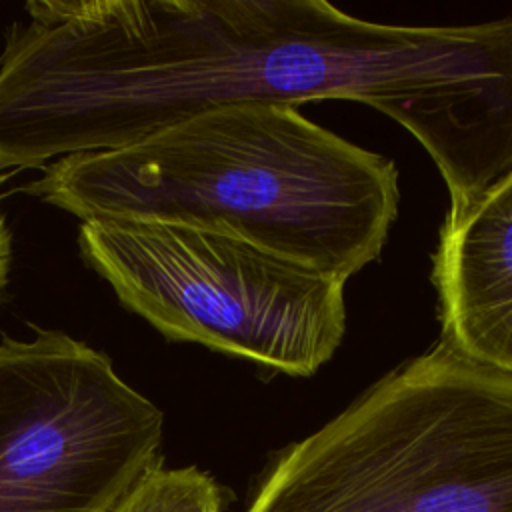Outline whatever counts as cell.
<instances>
[{
  "label": "cell",
  "mask_w": 512,
  "mask_h": 512,
  "mask_svg": "<svg viewBox=\"0 0 512 512\" xmlns=\"http://www.w3.org/2000/svg\"><path fill=\"white\" fill-rule=\"evenodd\" d=\"M2 182H4V176L0 174V186H2ZM10 264H12V236H10V228L6 224L2 206H0V292L4 290V286L8 282Z\"/></svg>",
  "instance_id": "7"
},
{
  "label": "cell",
  "mask_w": 512,
  "mask_h": 512,
  "mask_svg": "<svg viewBox=\"0 0 512 512\" xmlns=\"http://www.w3.org/2000/svg\"><path fill=\"white\" fill-rule=\"evenodd\" d=\"M162 410L62 332L0 340V512H108L160 464Z\"/></svg>",
  "instance_id": "4"
},
{
  "label": "cell",
  "mask_w": 512,
  "mask_h": 512,
  "mask_svg": "<svg viewBox=\"0 0 512 512\" xmlns=\"http://www.w3.org/2000/svg\"><path fill=\"white\" fill-rule=\"evenodd\" d=\"M78 250L162 336L312 376L346 330L344 284L242 238L158 222H82Z\"/></svg>",
  "instance_id": "3"
},
{
  "label": "cell",
  "mask_w": 512,
  "mask_h": 512,
  "mask_svg": "<svg viewBox=\"0 0 512 512\" xmlns=\"http://www.w3.org/2000/svg\"><path fill=\"white\" fill-rule=\"evenodd\" d=\"M246 512H512V374L438 342L282 448Z\"/></svg>",
  "instance_id": "2"
},
{
  "label": "cell",
  "mask_w": 512,
  "mask_h": 512,
  "mask_svg": "<svg viewBox=\"0 0 512 512\" xmlns=\"http://www.w3.org/2000/svg\"><path fill=\"white\" fill-rule=\"evenodd\" d=\"M24 192L82 222L236 236L342 282L380 256L400 200L392 160L286 104L220 108L58 158Z\"/></svg>",
  "instance_id": "1"
},
{
  "label": "cell",
  "mask_w": 512,
  "mask_h": 512,
  "mask_svg": "<svg viewBox=\"0 0 512 512\" xmlns=\"http://www.w3.org/2000/svg\"><path fill=\"white\" fill-rule=\"evenodd\" d=\"M108 512H222V488L196 466L158 464Z\"/></svg>",
  "instance_id": "6"
},
{
  "label": "cell",
  "mask_w": 512,
  "mask_h": 512,
  "mask_svg": "<svg viewBox=\"0 0 512 512\" xmlns=\"http://www.w3.org/2000/svg\"><path fill=\"white\" fill-rule=\"evenodd\" d=\"M440 342L512 374V174L440 228L432 258Z\"/></svg>",
  "instance_id": "5"
}]
</instances>
